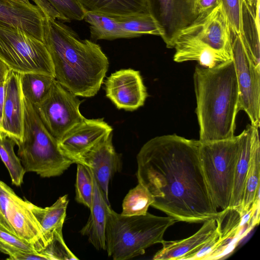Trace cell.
<instances>
[{
    "label": "cell",
    "instance_id": "6da1fadb",
    "mask_svg": "<svg viewBox=\"0 0 260 260\" xmlns=\"http://www.w3.org/2000/svg\"><path fill=\"white\" fill-rule=\"evenodd\" d=\"M199 140L176 134L153 138L137 155L138 183L153 199L151 206L177 221L204 222L219 212L201 165Z\"/></svg>",
    "mask_w": 260,
    "mask_h": 260
},
{
    "label": "cell",
    "instance_id": "7a4b0ae2",
    "mask_svg": "<svg viewBox=\"0 0 260 260\" xmlns=\"http://www.w3.org/2000/svg\"><path fill=\"white\" fill-rule=\"evenodd\" d=\"M43 43L57 82L78 96L91 97L98 93L109 67L108 59L99 45L81 39L62 22L47 17Z\"/></svg>",
    "mask_w": 260,
    "mask_h": 260
},
{
    "label": "cell",
    "instance_id": "3957f363",
    "mask_svg": "<svg viewBox=\"0 0 260 260\" xmlns=\"http://www.w3.org/2000/svg\"><path fill=\"white\" fill-rule=\"evenodd\" d=\"M199 141L207 143L233 137L239 88L233 59L212 68L199 64L193 76Z\"/></svg>",
    "mask_w": 260,
    "mask_h": 260
},
{
    "label": "cell",
    "instance_id": "277c9868",
    "mask_svg": "<svg viewBox=\"0 0 260 260\" xmlns=\"http://www.w3.org/2000/svg\"><path fill=\"white\" fill-rule=\"evenodd\" d=\"M176 220L148 212L143 215L125 216L107 207L106 250L115 260L128 259L145 253V250L161 243L167 230Z\"/></svg>",
    "mask_w": 260,
    "mask_h": 260
},
{
    "label": "cell",
    "instance_id": "5b68a950",
    "mask_svg": "<svg viewBox=\"0 0 260 260\" xmlns=\"http://www.w3.org/2000/svg\"><path fill=\"white\" fill-rule=\"evenodd\" d=\"M22 139L16 142L18 156L25 172L42 177L61 175L74 161L61 151L58 141L43 124L34 106L23 96Z\"/></svg>",
    "mask_w": 260,
    "mask_h": 260
},
{
    "label": "cell",
    "instance_id": "8992f818",
    "mask_svg": "<svg viewBox=\"0 0 260 260\" xmlns=\"http://www.w3.org/2000/svg\"><path fill=\"white\" fill-rule=\"evenodd\" d=\"M240 139L239 134L225 140L200 142L199 156L204 175L213 202L222 210L230 205Z\"/></svg>",
    "mask_w": 260,
    "mask_h": 260
},
{
    "label": "cell",
    "instance_id": "52a82bcc",
    "mask_svg": "<svg viewBox=\"0 0 260 260\" xmlns=\"http://www.w3.org/2000/svg\"><path fill=\"white\" fill-rule=\"evenodd\" d=\"M0 60L20 74L38 73L54 77L44 43L15 27L0 25Z\"/></svg>",
    "mask_w": 260,
    "mask_h": 260
},
{
    "label": "cell",
    "instance_id": "ba28073f",
    "mask_svg": "<svg viewBox=\"0 0 260 260\" xmlns=\"http://www.w3.org/2000/svg\"><path fill=\"white\" fill-rule=\"evenodd\" d=\"M82 102L55 80L45 98L34 107L44 126L58 141L85 118L79 109Z\"/></svg>",
    "mask_w": 260,
    "mask_h": 260
},
{
    "label": "cell",
    "instance_id": "9c48e42d",
    "mask_svg": "<svg viewBox=\"0 0 260 260\" xmlns=\"http://www.w3.org/2000/svg\"><path fill=\"white\" fill-rule=\"evenodd\" d=\"M232 59L239 88V111L246 113L250 124L260 126V68L250 60L241 35L233 36Z\"/></svg>",
    "mask_w": 260,
    "mask_h": 260
},
{
    "label": "cell",
    "instance_id": "30bf717a",
    "mask_svg": "<svg viewBox=\"0 0 260 260\" xmlns=\"http://www.w3.org/2000/svg\"><path fill=\"white\" fill-rule=\"evenodd\" d=\"M0 223L33 244L37 253L45 246L42 232L25 200L0 180Z\"/></svg>",
    "mask_w": 260,
    "mask_h": 260
},
{
    "label": "cell",
    "instance_id": "8fae6325",
    "mask_svg": "<svg viewBox=\"0 0 260 260\" xmlns=\"http://www.w3.org/2000/svg\"><path fill=\"white\" fill-rule=\"evenodd\" d=\"M148 12L160 28L161 38L173 48L179 32L197 18L196 0H146Z\"/></svg>",
    "mask_w": 260,
    "mask_h": 260
},
{
    "label": "cell",
    "instance_id": "7c38bea8",
    "mask_svg": "<svg viewBox=\"0 0 260 260\" xmlns=\"http://www.w3.org/2000/svg\"><path fill=\"white\" fill-rule=\"evenodd\" d=\"M179 32L193 37L212 49L232 57V34L219 4L199 14Z\"/></svg>",
    "mask_w": 260,
    "mask_h": 260
},
{
    "label": "cell",
    "instance_id": "4fadbf2b",
    "mask_svg": "<svg viewBox=\"0 0 260 260\" xmlns=\"http://www.w3.org/2000/svg\"><path fill=\"white\" fill-rule=\"evenodd\" d=\"M88 167L99 185L106 201H109V184L113 175L120 171L122 162L112 143V133L106 135L75 160Z\"/></svg>",
    "mask_w": 260,
    "mask_h": 260
},
{
    "label": "cell",
    "instance_id": "5bb4252c",
    "mask_svg": "<svg viewBox=\"0 0 260 260\" xmlns=\"http://www.w3.org/2000/svg\"><path fill=\"white\" fill-rule=\"evenodd\" d=\"M106 96L118 109L134 111L143 106L148 96L140 73L131 69L112 73L105 82Z\"/></svg>",
    "mask_w": 260,
    "mask_h": 260
},
{
    "label": "cell",
    "instance_id": "9a60e30c",
    "mask_svg": "<svg viewBox=\"0 0 260 260\" xmlns=\"http://www.w3.org/2000/svg\"><path fill=\"white\" fill-rule=\"evenodd\" d=\"M112 131V127L103 118H85L63 135L58 141L59 147L75 164L77 157Z\"/></svg>",
    "mask_w": 260,
    "mask_h": 260
},
{
    "label": "cell",
    "instance_id": "2e32d148",
    "mask_svg": "<svg viewBox=\"0 0 260 260\" xmlns=\"http://www.w3.org/2000/svg\"><path fill=\"white\" fill-rule=\"evenodd\" d=\"M45 17L32 4L0 0V25L19 29L43 42Z\"/></svg>",
    "mask_w": 260,
    "mask_h": 260
},
{
    "label": "cell",
    "instance_id": "e0dca14e",
    "mask_svg": "<svg viewBox=\"0 0 260 260\" xmlns=\"http://www.w3.org/2000/svg\"><path fill=\"white\" fill-rule=\"evenodd\" d=\"M24 122L23 95L20 74L11 70L6 80V91L3 118L5 137L15 142L22 139Z\"/></svg>",
    "mask_w": 260,
    "mask_h": 260
},
{
    "label": "cell",
    "instance_id": "ac0fdd59",
    "mask_svg": "<svg viewBox=\"0 0 260 260\" xmlns=\"http://www.w3.org/2000/svg\"><path fill=\"white\" fill-rule=\"evenodd\" d=\"M217 232L215 218L204 222L200 229L189 237L179 240L165 241L162 247L153 256L154 260L191 259Z\"/></svg>",
    "mask_w": 260,
    "mask_h": 260
},
{
    "label": "cell",
    "instance_id": "d6986e66",
    "mask_svg": "<svg viewBox=\"0 0 260 260\" xmlns=\"http://www.w3.org/2000/svg\"><path fill=\"white\" fill-rule=\"evenodd\" d=\"M173 48L175 49L173 59L177 62L194 60L202 67L212 68L232 59L231 56L216 51L197 39L182 32L177 36Z\"/></svg>",
    "mask_w": 260,
    "mask_h": 260
},
{
    "label": "cell",
    "instance_id": "ffe728a7",
    "mask_svg": "<svg viewBox=\"0 0 260 260\" xmlns=\"http://www.w3.org/2000/svg\"><path fill=\"white\" fill-rule=\"evenodd\" d=\"M108 203L93 176V194L90 215L80 233L98 250H106V230Z\"/></svg>",
    "mask_w": 260,
    "mask_h": 260
},
{
    "label": "cell",
    "instance_id": "44dd1931",
    "mask_svg": "<svg viewBox=\"0 0 260 260\" xmlns=\"http://www.w3.org/2000/svg\"><path fill=\"white\" fill-rule=\"evenodd\" d=\"M255 127L248 124L240 134V146L237 161L232 198L229 208L241 213L246 179L249 167Z\"/></svg>",
    "mask_w": 260,
    "mask_h": 260
},
{
    "label": "cell",
    "instance_id": "7402d4cb",
    "mask_svg": "<svg viewBox=\"0 0 260 260\" xmlns=\"http://www.w3.org/2000/svg\"><path fill=\"white\" fill-rule=\"evenodd\" d=\"M25 201L41 227L46 246L56 232H62L69 203L68 195L59 197L52 206L44 208Z\"/></svg>",
    "mask_w": 260,
    "mask_h": 260
},
{
    "label": "cell",
    "instance_id": "603a6c76",
    "mask_svg": "<svg viewBox=\"0 0 260 260\" xmlns=\"http://www.w3.org/2000/svg\"><path fill=\"white\" fill-rule=\"evenodd\" d=\"M86 12L110 16L149 13L146 0H77Z\"/></svg>",
    "mask_w": 260,
    "mask_h": 260
},
{
    "label": "cell",
    "instance_id": "cb8c5ba5",
    "mask_svg": "<svg viewBox=\"0 0 260 260\" xmlns=\"http://www.w3.org/2000/svg\"><path fill=\"white\" fill-rule=\"evenodd\" d=\"M259 128L255 127L252 140L249 167L246 179L241 213L244 214L252 208L256 197L259 193L260 142Z\"/></svg>",
    "mask_w": 260,
    "mask_h": 260
},
{
    "label": "cell",
    "instance_id": "d4e9b609",
    "mask_svg": "<svg viewBox=\"0 0 260 260\" xmlns=\"http://www.w3.org/2000/svg\"><path fill=\"white\" fill-rule=\"evenodd\" d=\"M84 19L89 24L90 37L94 41L137 37L123 30L114 16L86 12Z\"/></svg>",
    "mask_w": 260,
    "mask_h": 260
},
{
    "label": "cell",
    "instance_id": "484cf974",
    "mask_svg": "<svg viewBox=\"0 0 260 260\" xmlns=\"http://www.w3.org/2000/svg\"><path fill=\"white\" fill-rule=\"evenodd\" d=\"M45 17L63 22L84 19L86 12L77 0H32Z\"/></svg>",
    "mask_w": 260,
    "mask_h": 260
},
{
    "label": "cell",
    "instance_id": "4316f807",
    "mask_svg": "<svg viewBox=\"0 0 260 260\" xmlns=\"http://www.w3.org/2000/svg\"><path fill=\"white\" fill-rule=\"evenodd\" d=\"M242 37L250 60L260 68L259 16L255 15L242 2Z\"/></svg>",
    "mask_w": 260,
    "mask_h": 260
},
{
    "label": "cell",
    "instance_id": "83f0119b",
    "mask_svg": "<svg viewBox=\"0 0 260 260\" xmlns=\"http://www.w3.org/2000/svg\"><path fill=\"white\" fill-rule=\"evenodd\" d=\"M55 79L45 74L27 73L20 74L22 92L34 106L41 102L49 92Z\"/></svg>",
    "mask_w": 260,
    "mask_h": 260
},
{
    "label": "cell",
    "instance_id": "f1b7e54d",
    "mask_svg": "<svg viewBox=\"0 0 260 260\" xmlns=\"http://www.w3.org/2000/svg\"><path fill=\"white\" fill-rule=\"evenodd\" d=\"M114 16L123 30L137 37L145 34L161 37L162 35L157 23L149 13Z\"/></svg>",
    "mask_w": 260,
    "mask_h": 260
},
{
    "label": "cell",
    "instance_id": "f546056e",
    "mask_svg": "<svg viewBox=\"0 0 260 260\" xmlns=\"http://www.w3.org/2000/svg\"><path fill=\"white\" fill-rule=\"evenodd\" d=\"M153 202V199L148 190L138 183L124 197L121 214L125 216L145 214Z\"/></svg>",
    "mask_w": 260,
    "mask_h": 260
},
{
    "label": "cell",
    "instance_id": "4dcf8cb0",
    "mask_svg": "<svg viewBox=\"0 0 260 260\" xmlns=\"http://www.w3.org/2000/svg\"><path fill=\"white\" fill-rule=\"evenodd\" d=\"M16 144L15 141L9 137L0 139V157L10 173L12 184L20 186L26 172L20 159L15 153L14 148Z\"/></svg>",
    "mask_w": 260,
    "mask_h": 260
},
{
    "label": "cell",
    "instance_id": "1f68e13d",
    "mask_svg": "<svg viewBox=\"0 0 260 260\" xmlns=\"http://www.w3.org/2000/svg\"><path fill=\"white\" fill-rule=\"evenodd\" d=\"M76 188V201L90 209L93 194V175L87 166L77 163Z\"/></svg>",
    "mask_w": 260,
    "mask_h": 260
},
{
    "label": "cell",
    "instance_id": "d6a6232c",
    "mask_svg": "<svg viewBox=\"0 0 260 260\" xmlns=\"http://www.w3.org/2000/svg\"><path fill=\"white\" fill-rule=\"evenodd\" d=\"M39 253L47 260L78 259L66 244L62 232H56L51 240Z\"/></svg>",
    "mask_w": 260,
    "mask_h": 260
},
{
    "label": "cell",
    "instance_id": "836d02e7",
    "mask_svg": "<svg viewBox=\"0 0 260 260\" xmlns=\"http://www.w3.org/2000/svg\"><path fill=\"white\" fill-rule=\"evenodd\" d=\"M233 36L242 34V0H218Z\"/></svg>",
    "mask_w": 260,
    "mask_h": 260
},
{
    "label": "cell",
    "instance_id": "e575fe53",
    "mask_svg": "<svg viewBox=\"0 0 260 260\" xmlns=\"http://www.w3.org/2000/svg\"><path fill=\"white\" fill-rule=\"evenodd\" d=\"M6 248L37 252L32 244L17 236L0 223V251Z\"/></svg>",
    "mask_w": 260,
    "mask_h": 260
},
{
    "label": "cell",
    "instance_id": "d590c367",
    "mask_svg": "<svg viewBox=\"0 0 260 260\" xmlns=\"http://www.w3.org/2000/svg\"><path fill=\"white\" fill-rule=\"evenodd\" d=\"M218 0H196V10L198 16L208 11L217 5Z\"/></svg>",
    "mask_w": 260,
    "mask_h": 260
},
{
    "label": "cell",
    "instance_id": "8d00e7d4",
    "mask_svg": "<svg viewBox=\"0 0 260 260\" xmlns=\"http://www.w3.org/2000/svg\"><path fill=\"white\" fill-rule=\"evenodd\" d=\"M6 91V81L0 82V139L5 138L3 131V118Z\"/></svg>",
    "mask_w": 260,
    "mask_h": 260
},
{
    "label": "cell",
    "instance_id": "74e56055",
    "mask_svg": "<svg viewBox=\"0 0 260 260\" xmlns=\"http://www.w3.org/2000/svg\"><path fill=\"white\" fill-rule=\"evenodd\" d=\"M11 70L0 60V82L5 81Z\"/></svg>",
    "mask_w": 260,
    "mask_h": 260
},
{
    "label": "cell",
    "instance_id": "f35d334b",
    "mask_svg": "<svg viewBox=\"0 0 260 260\" xmlns=\"http://www.w3.org/2000/svg\"><path fill=\"white\" fill-rule=\"evenodd\" d=\"M14 1L20 2V3H24V4H27V5H29V4H31L29 2V0H14Z\"/></svg>",
    "mask_w": 260,
    "mask_h": 260
}]
</instances>
